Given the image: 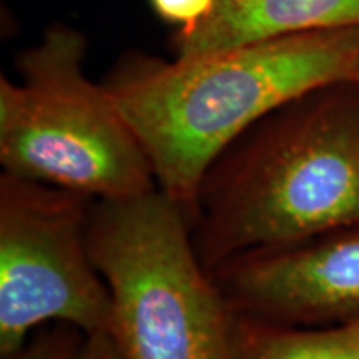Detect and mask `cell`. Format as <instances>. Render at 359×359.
I'll list each match as a JSON object with an SVG mask.
<instances>
[{
  "label": "cell",
  "instance_id": "cell-3",
  "mask_svg": "<svg viewBox=\"0 0 359 359\" xmlns=\"http://www.w3.org/2000/svg\"><path fill=\"white\" fill-rule=\"evenodd\" d=\"M87 39L65 24L17 53L19 82L0 79L4 172L93 200L158 188L150 160L103 83L83 70Z\"/></svg>",
  "mask_w": 359,
  "mask_h": 359
},
{
  "label": "cell",
  "instance_id": "cell-9",
  "mask_svg": "<svg viewBox=\"0 0 359 359\" xmlns=\"http://www.w3.org/2000/svg\"><path fill=\"white\" fill-rule=\"evenodd\" d=\"M83 338L85 334L77 327L53 323L52 327L27 339L19 349L4 354L2 359H72Z\"/></svg>",
  "mask_w": 359,
  "mask_h": 359
},
{
  "label": "cell",
  "instance_id": "cell-4",
  "mask_svg": "<svg viewBox=\"0 0 359 359\" xmlns=\"http://www.w3.org/2000/svg\"><path fill=\"white\" fill-rule=\"evenodd\" d=\"M87 245L109 290V333L123 359H228L233 313L177 201L160 188L95 200Z\"/></svg>",
  "mask_w": 359,
  "mask_h": 359
},
{
  "label": "cell",
  "instance_id": "cell-1",
  "mask_svg": "<svg viewBox=\"0 0 359 359\" xmlns=\"http://www.w3.org/2000/svg\"><path fill=\"white\" fill-rule=\"evenodd\" d=\"M359 27L316 30L161 60L128 55L103 82L150 160L156 185L191 218L201 177L263 116L356 80Z\"/></svg>",
  "mask_w": 359,
  "mask_h": 359
},
{
  "label": "cell",
  "instance_id": "cell-11",
  "mask_svg": "<svg viewBox=\"0 0 359 359\" xmlns=\"http://www.w3.org/2000/svg\"><path fill=\"white\" fill-rule=\"evenodd\" d=\"M72 359H123L110 333L85 336Z\"/></svg>",
  "mask_w": 359,
  "mask_h": 359
},
{
  "label": "cell",
  "instance_id": "cell-8",
  "mask_svg": "<svg viewBox=\"0 0 359 359\" xmlns=\"http://www.w3.org/2000/svg\"><path fill=\"white\" fill-rule=\"evenodd\" d=\"M228 359H359V321L296 327L233 313Z\"/></svg>",
  "mask_w": 359,
  "mask_h": 359
},
{
  "label": "cell",
  "instance_id": "cell-7",
  "mask_svg": "<svg viewBox=\"0 0 359 359\" xmlns=\"http://www.w3.org/2000/svg\"><path fill=\"white\" fill-rule=\"evenodd\" d=\"M359 27V0H217L208 19L177 32L175 57L290 35Z\"/></svg>",
  "mask_w": 359,
  "mask_h": 359
},
{
  "label": "cell",
  "instance_id": "cell-2",
  "mask_svg": "<svg viewBox=\"0 0 359 359\" xmlns=\"http://www.w3.org/2000/svg\"><path fill=\"white\" fill-rule=\"evenodd\" d=\"M359 223V83L286 103L235 138L201 177L191 241L210 273L253 251Z\"/></svg>",
  "mask_w": 359,
  "mask_h": 359
},
{
  "label": "cell",
  "instance_id": "cell-6",
  "mask_svg": "<svg viewBox=\"0 0 359 359\" xmlns=\"http://www.w3.org/2000/svg\"><path fill=\"white\" fill-rule=\"evenodd\" d=\"M212 276L231 313L296 327L359 321V223L243 255Z\"/></svg>",
  "mask_w": 359,
  "mask_h": 359
},
{
  "label": "cell",
  "instance_id": "cell-12",
  "mask_svg": "<svg viewBox=\"0 0 359 359\" xmlns=\"http://www.w3.org/2000/svg\"><path fill=\"white\" fill-rule=\"evenodd\" d=\"M356 82L359 83V72H358V77H356Z\"/></svg>",
  "mask_w": 359,
  "mask_h": 359
},
{
  "label": "cell",
  "instance_id": "cell-5",
  "mask_svg": "<svg viewBox=\"0 0 359 359\" xmlns=\"http://www.w3.org/2000/svg\"><path fill=\"white\" fill-rule=\"evenodd\" d=\"M93 198L0 175V354L35 327L64 323L85 336L109 333L110 294L90 257Z\"/></svg>",
  "mask_w": 359,
  "mask_h": 359
},
{
  "label": "cell",
  "instance_id": "cell-10",
  "mask_svg": "<svg viewBox=\"0 0 359 359\" xmlns=\"http://www.w3.org/2000/svg\"><path fill=\"white\" fill-rule=\"evenodd\" d=\"M150 4L160 19L177 27V32H185L212 15L217 0H150Z\"/></svg>",
  "mask_w": 359,
  "mask_h": 359
}]
</instances>
